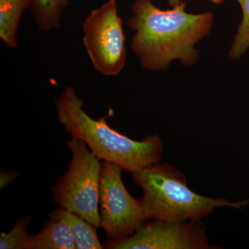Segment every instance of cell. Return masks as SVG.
Masks as SVG:
<instances>
[{"label": "cell", "mask_w": 249, "mask_h": 249, "mask_svg": "<svg viewBox=\"0 0 249 249\" xmlns=\"http://www.w3.org/2000/svg\"><path fill=\"white\" fill-rule=\"evenodd\" d=\"M31 217L27 216L19 219L9 232H2L0 236L1 249H27L30 235L27 229Z\"/></svg>", "instance_id": "obj_13"}, {"label": "cell", "mask_w": 249, "mask_h": 249, "mask_svg": "<svg viewBox=\"0 0 249 249\" xmlns=\"http://www.w3.org/2000/svg\"><path fill=\"white\" fill-rule=\"evenodd\" d=\"M212 2L214 3V4H220V3L222 2V0H211Z\"/></svg>", "instance_id": "obj_16"}, {"label": "cell", "mask_w": 249, "mask_h": 249, "mask_svg": "<svg viewBox=\"0 0 249 249\" xmlns=\"http://www.w3.org/2000/svg\"><path fill=\"white\" fill-rule=\"evenodd\" d=\"M181 1V0H168V2H169V4L172 7L179 4Z\"/></svg>", "instance_id": "obj_15"}, {"label": "cell", "mask_w": 249, "mask_h": 249, "mask_svg": "<svg viewBox=\"0 0 249 249\" xmlns=\"http://www.w3.org/2000/svg\"><path fill=\"white\" fill-rule=\"evenodd\" d=\"M123 168L104 161L100 183L101 227L109 240L132 235L146 220L142 199L129 194L123 182Z\"/></svg>", "instance_id": "obj_6"}, {"label": "cell", "mask_w": 249, "mask_h": 249, "mask_svg": "<svg viewBox=\"0 0 249 249\" xmlns=\"http://www.w3.org/2000/svg\"><path fill=\"white\" fill-rule=\"evenodd\" d=\"M66 145L71 152L72 159L67 173L53 188L55 203L98 229L101 227L99 201L102 164L80 139L72 137Z\"/></svg>", "instance_id": "obj_4"}, {"label": "cell", "mask_w": 249, "mask_h": 249, "mask_svg": "<svg viewBox=\"0 0 249 249\" xmlns=\"http://www.w3.org/2000/svg\"><path fill=\"white\" fill-rule=\"evenodd\" d=\"M76 249L74 237L66 223L50 219L37 235H30L27 249Z\"/></svg>", "instance_id": "obj_8"}, {"label": "cell", "mask_w": 249, "mask_h": 249, "mask_svg": "<svg viewBox=\"0 0 249 249\" xmlns=\"http://www.w3.org/2000/svg\"><path fill=\"white\" fill-rule=\"evenodd\" d=\"M69 0H34L31 11L36 25L42 31L59 29L63 10Z\"/></svg>", "instance_id": "obj_11"}, {"label": "cell", "mask_w": 249, "mask_h": 249, "mask_svg": "<svg viewBox=\"0 0 249 249\" xmlns=\"http://www.w3.org/2000/svg\"><path fill=\"white\" fill-rule=\"evenodd\" d=\"M84 103L71 87H67L56 100L60 124L72 137L80 139L100 160L111 162L132 174L160 163L163 150L157 135L135 141L111 128L106 118L93 119L84 110Z\"/></svg>", "instance_id": "obj_2"}, {"label": "cell", "mask_w": 249, "mask_h": 249, "mask_svg": "<svg viewBox=\"0 0 249 249\" xmlns=\"http://www.w3.org/2000/svg\"><path fill=\"white\" fill-rule=\"evenodd\" d=\"M181 1L171 9H159L152 0H135L127 26L134 31L132 49L143 68L166 70L175 60L185 66L197 61L195 45L209 36L213 22L211 12L188 14Z\"/></svg>", "instance_id": "obj_1"}, {"label": "cell", "mask_w": 249, "mask_h": 249, "mask_svg": "<svg viewBox=\"0 0 249 249\" xmlns=\"http://www.w3.org/2000/svg\"><path fill=\"white\" fill-rule=\"evenodd\" d=\"M134 182L143 191L145 219L173 222L199 220L218 207L242 209L249 200L231 202L201 196L190 189L181 171L168 163H157L132 174Z\"/></svg>", "instance_id": "obj_3"}, {"label": "cell", "mask_w": 249, "mask_h": 249, "mask_svg": "<svg viewBox=\"0 0 249 249\" xmlns=\"http://www.w3.org/2000/svg\"><path fill=\"white\" fill-rule=\"evenodd\" d=\"M34 0H0V38L9 48L17 46V33L24 11Z\"/></svg>", "instance_id": "obj_9"}, {"label": "cell", "mask_w": 249, "mask_h": 249, "mask_svg": "<svg viewBox=\"0 0 249 249\" xmlns=\"http://www.w3.org/2000/svg\"><path fill=\"white\" fill-rule=\"evenodd\" d=\"M83 42L93 68L105 76H117L125 65L126 37L116 0L92 10L83 25Z\"/></svg>", "instance_id": "obj_5"}, {"label": "cell", "mask_w": 249, "mask_h": 249, "mask_svg": "<svg viewBox=\"0 0 249 249\" xmlns=\"http://www.w3.org/2000/svg\"><path fill=\"white\" fill-rule=\"evenodd\" d=\"M109 249H210L204 224L154 219L142 224L129 237L105 242Z\"/></svg>", "instance_id": "obj_7"}, {"label": "cell", "mask_w": 249, "mask_h": 249, "mask_svg": "<svg viewBox=\"0 0 249 249\" xmlns=\"http://www.w3.org/2000/svg\"><path fill=\"white\" fill-rule=\"evenodd\" d=\"M50 219H58L66 223L74 237L76 249L104 248L98 239L96 229L92 224L78 214L60 208L49 214Z\"/></svg>", "instance_id": "obj_10"}, {"label": "cell", "mask_w": 249, "mask_h": 249, "mask_svg": "<svg viewBox=\"0 0 249 249\" xmlns=\"http://www.w3.org/2000/svg\"><path fill=\"white\" fill-rule=\"evenodd\" d=\"M18 175V173H14V172H6L4 170H1V175H0V187H1V189L4 188L6 185L12 182L17 178Z\"/></svg>", "instance_id": "obj_14"}, {"label": "cell", "mask_w": 249, "mask_h": 249, "mask_svg": "<svg viewBox=\"0 0 249 249\" xmlns=\"http://www.w3.org/2000/svg\"><path fill=\"white\" fill-rule=\"evenodd\" d=\"M240 5L242 20L237 29L229 55L232 59L240 58L249 49V0H236Z\"/></svg>", "instance_id": "obj_12"}]
</instances>
